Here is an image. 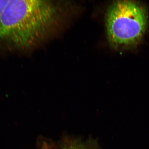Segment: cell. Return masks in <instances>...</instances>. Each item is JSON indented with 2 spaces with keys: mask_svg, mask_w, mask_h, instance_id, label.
<instances>
[{
  "mask_svg": "<svg viewBox=\"0 0 149 149\" xmlns=\"http://www.w3.org/2000/svg\"><path fill=\"white\" fill-rule=\"evenodd\" d=\"M58 13L50 1L10 0L0 17V40L18 49L32 47L52 27Z\"/></svg>",
  "mask_w": 149,
  "mask_h": 149,
  "instance_id": "obj_1",
  "label": "cell"
},
{
  "mask_svg": "<svg viewBox=\"0 0 149 149\" xmlns=\"http://www.w3.org/2000/svg\"><path fill=\"white\" fill-rule=\"evenodd\" d=\"M147 10L136 1H119L111 4L106 14L107 36L115 48L132 47L140 42L148 25Z\"/></svg>",
  "mask_w": 149,
  "mask_h": 149,
  "instance_id": "obj_2",
  "label": "cell"
},
{
  "mask_svg": "<svg viewBox=\"0 0 149 149\" xmlns=\"http://www.w3.org/2000/svg\"><path fill=\"white\" fill-rule=\"evenodd\" d=\"M37 149H101L96 140L84 141L80 138L64 136L58 142L42 138L39 139Z\"/></svg>",
  "mask_w": 149,
  "mask_h": 149,
  "instance_id": "obj_3",
  "label": "cell"
},
{
  "mask_svg": "<svg viewBox=\"0 0 149 149\" xmlns=\"http://www.w3.org/2000/svg\"><path fill=\"white\" fill-rule=\"evenodd\" d=\"M9 1L10 0H0V17L1 16Z\"/></svg>",
  "mask_w": 149,
  "mask_h": 149,
  "instance_id": "obj_4",
  "label": "cell"
}]
</instances>
